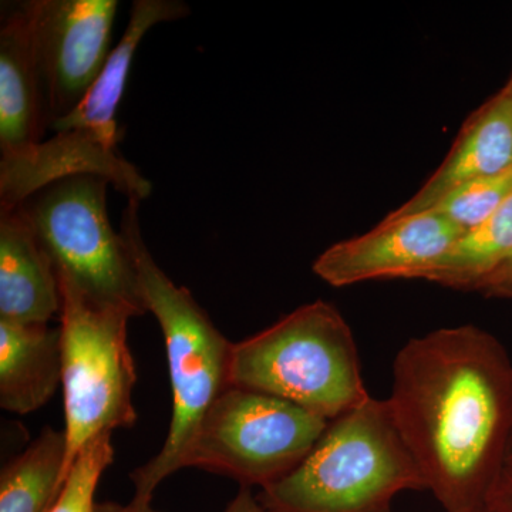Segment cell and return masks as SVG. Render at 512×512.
<instances>
[{
  "instance_id": "cell-26",
  "label": "cell",
  "mask_w": 512,
  "mask_h": 512,
  "mask_svg": "<svg viewBox=\"0 0 512 512\" xmlns=\"http://www.w3.org/2000/svg\"><path fill=\"white\" fill-rule=\"evenodd\" d=\"M383 512H392V511H390V510H386V511H383Z\"/></svg>"
},
{
  "instance_id": "cell-8",
  "label": "cell",
  "mask_w": 512,
  "mask_h": 512,
  "mask_svg": "<svg viewBox=\"0 0 512 512\" xmlns=\"http://www.w3.org/2000/svg\"><path fill=\"white\" fill-rule=\"evenodd\" d=\"M49 128L69 116L103 69L116 0H30Z\"/></svg>"
},
{
  "instance_id": "cell-20",
  "label": "cell",
  "mask_w": 512,
  "mask_h": 512,
  "mask_svg": "<svg viewBox=\"0 0 512 512\" xmlns=\"http://www.w3.org/2000/svg\"><path fill=\"white\" fill-rule=\"evenodd\" d=\"M474 292L481 293L485 298L512 301V255L493 274L488 275Z\"/></svg>"
},
{
  "instance_id": "cell-23",
  "label": "cell",
  "mask_w": 512,
  "mask_h": 512,
  "mask_svg": "<svg viewBox=\"0 0 512 512\" xmlns=\"http://www.w3.org/2000/svg\"><path fill=\"white\" fill-rule=\"evenodd\" d=\"M225 512H268L264 505L252 494L251 488L242 487L237 497L231 501Z\"/></svg>"
},
{
  "instance_id": "cell-4",
  "label": "cell",
  "mask_w": 512,
  "mask_h": 512,
  "mask_svg": "<svg viewBox=\"0 0 512 512\" xmlns=\"http://www.w3.org/2000/svg\"><path fill=\"white\" fill-rule=\"evenodd\" d=\"M231 386L298 404L332 421L370 399L349 323L315 301L234 343Z\"/></svg>"
},
{
  "instance_id": "cell-16",
  "label": "cell",
  "mask_w": 512,
  "mask_h": 512,
  "mask_svg": "<svg viewBox=\"0 0 512 512\" xmlns=\"http://www.w3.org/2000/svg\"><path fill=\"white\" fill-rule=\"evenodd\" d=\"M64 430L45 427L0 476V512H50L64 487Z\"/></svg>"
},
{
  "instance_id": "cell-10",
  "label": "cell",
  "mask_w": 512,
  "mask_h": 512,
  "mask_svg": "<svg viewBox=\"0 0 512 512\" xmlns=\"http://www.w3.org/2000/svg\"><path fill=\"white\" fill-rule=\"evenodd\" d=\"M73 175L104 178L128 201L143 202L153 188L117 148L77 131H64L19 156L0 160V212L15 210L42 188Z\"/></svg>"
},
{
  "instance_id": "cell-7",
  "label": "cell",
  "mask_w": 512,
  "mask_h": 512,
  "mask_svg": "<svg viewBox=\"0 0 512 512\" xmlns=\"http://www.w3.org/2000/svg\"><path fill=\"white\" fill-rule=\"evenodd\" d=\"M328 426L298 404L229 386L201 421L184 468L264 488L298 467Z\"/></svg>"
},
{
  "instance_id": "cell-5",
  "label": "cell",
  "mask_w": 512,
  "mask_h": 512,
  "mask_svg": "<svg viewBox=\"0 0 512 512\" xmlns=\"http://www.w3.org/2000/svg\"><path fill=\"white\" fill-rule=\"evenodd\" d=\"M57 276L62 296L66 483L74 461L90 440L136 423L133 392L137 373L127 342L128 320L133 315L93 302L69 276L60 272Z\"/></svg>"
},
{
  "instance_id": "cell-3",
  "label": "cell",
  "mask_w": 512,
  "mask_h": 512,
  "mask_svg": "<svg viewBox=\"0 0 512 512\" xmlns=\"http://www.w3.org/2000/svg\"><path fill=\"white\" fill-rule=\"evenodd\" d=\"M409 490L426 483L389 402L370 397L329 421L311 453L258 500L268 512H383Z\"/></svg>"
},
{
  "instance_id": "cell-14",
  "label": "cell",
  "mask_w": 512,
  "mask_h": 512,
  "mask_svg": "<svg viewBox=\"0 0 512 512\" xmlns=\"http://www.w3.org/2000/svg\"><path fill=\"white\" fill-rule=\"evenodd\" d=\"M62 308L55 262L22 208L0 212V319L49 323Z\"/></svg>"
},
{
  "instance_id": "cell-6",
  "label": "cell",
  "mask_w": 512,
  "mask_h": 512,
  "mask_svg": "<svg viewBox=\"0 0 512 512\" xmlns=\"http://www.w3.org/2000/svg\"><path fill=\"white\" fill-rule=\"evenodd\" d=\"M97 175H73L47 185L20 208L37 239L93 302L136 316L148 312L133 256L107 214V187Z\"/></svg>"
},
{
  "instance_id": "cell-24",
  "label": "cell",
  "mask_w": 512,
  "mask_h": 512,
  "mask_svg": "<svg viewBox=\"0 0 512 512\" xmlns=\"http://www.w3.org/2000/svg\"><path fill=\"white\" fill-rule=\"evenodd\" d=\"M507 463H512V436H511V443H510V451H508V461Z\"/></svg>"
},
{
  "instance_id": "cell-22",
  "label": "cell",
  "mask_w": 512,
  "mask_h": 512,
  "mask_svg": "<svg viewBox=\"0 0 512 512\" xmlns=\"http://www.w3.org/2000/svg\"><path fill=\"white\" fill-rule=\"evenodd\" d=\"M153 495L134 493L128 504L97 503L94 512H160L151 504Z\"/></svg>"
},
{
  "instance_id": "cell-9",
  "label": "cell",
  "mask_w": 512,
  "mask_h": 512,
  "mask_svg": "<svg viewBox=\"0 0 512 512\" xmlns=\"http://www.w3.org/2000/svg\"><path fill=\"white\" fill-rule=\"evenodd\" d=\"M464 234L437 212L386 217L375 229L326 249L313 272L343 288L377 279H420Z\"/></svg>"
},
{
  "instance_id": "cell-12",
  "label": "cell",
  "mask_w": 512,
  "mask_h": 512,
  "mask_svg": "<svg viewBox=\"0 0 512 512\" xmlns=\"http://www.w3.org/2000/svg\"><path fill=\"white\" fill-rule=\"evenodd\" d=\"M45 96L37 64L30 2L16 3L0 28V153L19 156L43 143Z\"/></svg>"
},
{
  "instance_id": "cell-15",
  "label": "cell",
  "mask_w": 512,
  "mask_h": 512,
  "mask_svg": "<svg viewBox=\"0 0 512 512\" xmlns=\"http://www.w3.org/2000/svg\"><path fill=\"white\" fill-rule=\"evenodd\" d=\"M62 332L49 323L0 319V406L36 412L62 384Z\"/></svg>"
},
{
  "instance_id": "cell-11",
  "label": "cell",
  "mask_w": 512,
  "mask_h": 512,
  "mask_svg": "<svg viewBox=\"0 0 512 512\" xmlns=\"http://www.w3.org/2000/svg\"><path fill=\"white\" fill-rule=\"evenodd\" d=\"M512 170V76L495 96L474 111L440 167L419 191L387 217L431 210L460 185Z\"/></svg>"
},
{
  "instance_id": "cell-17",
  "label": "cell",
  "mask_w": 512,
  "mask_h": 512,
  "mask_svg": "<svg viewBox=\"0 0 512 512\" xmlns=\"http://www.w3.org/2000/svg\"><path fill=\"white\" fill-rule=\"evenodd\" d=\"M511 255L512 195L487 221L464 232L420 279L457 291H476Z\"/></svg>"
},
{
  "instance_id": "cell-21",
  "label": "cell",
  "mask_w": 512,
  "mask_h": 512,
  "mask_svg": "<svg viewBox=\"0 0 512 512\" xmlns=\"http://www.w3.org/2000/svg\"><path fill=\"white\" fill-rule=\"evenodd\" d=\"M488 507L495 512H512V463H507Z\"/></svg>"
},
{
  "instance_id": "cell-1",
  "label": "cell",
  "mask_w": 512,
  "mask_h": 512,
  "mask_svg": "<svg viewBox=\"0 0 512 512\" xmlns=\"http://www.w3.org/2000/svg\"><path fill=\"white\" fill-rule=\"evenodd\" d=\"M387 402L444 511L485 510L512 436V362L503 343L474 325L410 339L394 357Z\"/></svg>"
},
{
  "instance_id": "cell-13",
  "label": "cell",
  "mask_w": 512,
  "mask_h": 512,
  "mask_svg": "<svg viewBox=\"0 0 512 512\" xmlns=\"http://www.w3.org/2000/svg\"><path fill=\"white\" fill-rule=\"evenodd\" d=\"M188 15L190 8L180 0H136L131 6L126 32L117 46L111 49L92 89L69 116L57 121L50 130L55 134L77 131L106 147L117 148L120 140L117 111L138 46L154 26Z\"/></svg>"
},
{
  "instance_id": "cell-19",
  "label": "cell",
  "mask_w": 512,
  "mask_h": 512,
  "mask_svg": "<svg viewBox=\"0 0 512 512\" xmlns=\"http://www.w3.org/2000/svg\"><path fill=\"white\" fill-rule=\"evenodd\" d=\"M113 458L110 431L90 440L74 461L62 494L50 512H94L97 485Z\"/></svg>"
},
{
  "instance_id": "cell-18",
  "label": "cell",
  "mask_w": 512,
  "mask_h": 512,
  "mask_svg": "<svg viewBox=\"0 0 512 512\" xmlns=\"http://www.w3.org/2000/svg\"><path fill=\"white\" fill-rule=\"evenodd\" d=\"M512 195V170L457 187L429 211L443 215L464 232L483 224Z\"/></svg>"
},
{
  "instance_id": "cell-2",
  "label": "cell",
  "mask_w": 512,
  "mask_h": 512,
  "mask_svg": "<svg viewBox=\"0 0 512 512\" xmlns=\"http://www.w3.org/2000/svg\"><path fill=\"white\" fill-rule=\"evenodd\" d=\"M140 204L127 202L120 232L136 264L148 312L163 330L173 390V416L164 446L130 476L136 494L153 495L165 478L184 468L205 414L231 386L234 343L222 335L191 292L175 285L158 266L141 234Z\"/></svg>"
},
{
  "instance_id": "cell-25",
  "label": "cell",
  "mask_w": 512,
  "mask_h": 512,
  "mask_svg": "<svg viewBox=\"0 0 512 512\" xmlns=\"http://www.w3.org/2000/svg\"><path fill=\"white\" fill-rule=\"evenodd\" d=\"M480 512H495V511H494V510H491V508H490V507H487V508H485V510L480 511Z\"/></svg>"
}]
</instances>
